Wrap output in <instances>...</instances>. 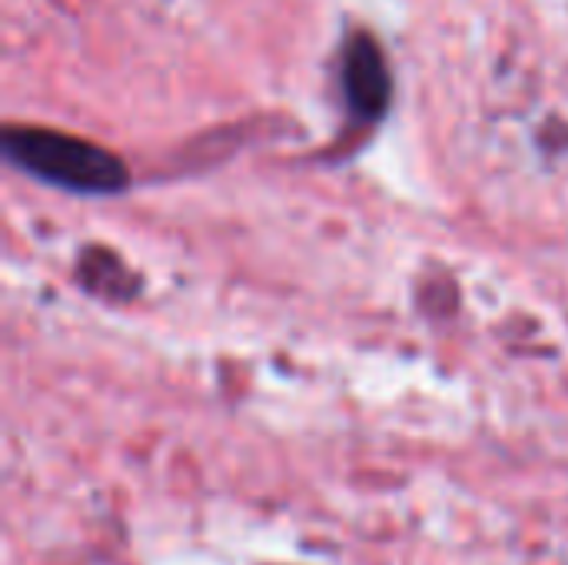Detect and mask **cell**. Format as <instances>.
<instances>
[{
    "label": "cell",
    "instance_id": "1",
    "mask_svg": "<svg viewBox=\"0 0 568 565\" xmlns=\"http://www.w3.org/2000/svg\"><path fill=\"white\" fill-rule=\"evenodd\" d=\"M3 153L17 170L73 193L106 196L120 193L130 180L120 157L57 130H7Z\"/></svg>",
    "mask_w": 568,
    "mask_h": 565
},
{
    "label": "cell",
    "instance_id": "2",
    "mask_svg": "<svg viewBox=\"0 0 568 565\" xmlns=\"http://www.w3.org/2000/svg\"><path fill=\"white\" fill-rule=\"evenodd\" d=\"M346 90L356 110L383 113L389 100V73L383 63L379 47L369 37H353L346 53Z\"/></svg>",
    "mask_w": 568,
    "mask_h": 565
}]
</instances>
